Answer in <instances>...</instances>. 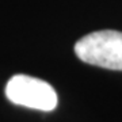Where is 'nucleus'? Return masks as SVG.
<instances>
[{
  "label": "nucleus",
  "instance_id": "f257e3e1",
  "mask_svg": "<svg viewBox=\"0 0 122 122\" xmlns=\"http://www.w3.org/2000/svg\"><path fill=\"white\" fill-rule=\"evenodd\" d=\"M75 52L87 64L122 71V33L102 30L87 34L76 42Z\"/></svg>",
  "mask_w": 122,
  "mask_h": 122
},
{
  "label": "nucleus",
  "instance_id": "f03ea898",
  "mask_svg": "<svg viewBox=\"0 0 122 122\" xmlns=\"http://www.w3.org/2000/svg\"><path fill=\"white\" fill-rule=\"evenodd\" d=\"M5 96L14 105L41 111H52L57 106V94L49 83L41 79L15 75L5 86Z\"/></svg>",
  "mask_w": 122,
  "mask_h": 122
}]
</instances>
